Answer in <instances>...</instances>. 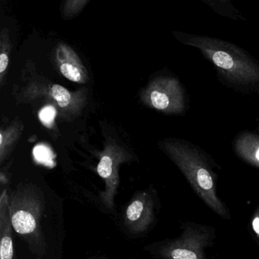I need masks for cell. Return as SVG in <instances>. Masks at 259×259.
<instances>
[{"mask_svg": "<svg viewBox=\"0 0 259 259\" xmlns=\"http://www.w3.org/2000/svg\"><path fill=\"white\" fill-rule=\"evenodd\" d=\"M163 148L201 200L215 213L228 218V210L217 193L216 176L202 153L191 144L178 139H166Z\"/></svg>", "mask_w": 259, "mask_h": 259, "instance_id": "cell-1", "label": "cell"}, {"mask_svg": "<svg viewBox=\"0 0 259 259\" xmlns=\"http://www.w3.org/2000/svg\"><path fill=\"white\" fill-rule=\"evenodd\" d=\"M185 45L198 48L230 82L239 85L259 84V65L233 44L204 36L180 37Z\"/></svg>", "mask_w": 259, "mask_h": 259, "instance_id": "cell-2", "label": "cell"}, {"mask_svg": "<svg viewBox=\"0 0 259 259\" xmlns=\"http://www.w3.org/2000/svg\"><path fill=\"white\" fill-rule=\"evenodd\" d=\"M45 207L43 191L32 183H20L10 197L9 210L13 230L38 257L43 256L47 249L41 227Z\"/></svg>", "mask_w": 259, "mask_h": 259, "instance_id": "cell-3", "label": "cell"}, {"mask_svg": "<svg viewBox=\"0 0 259 259\" xmlns=\"http://www.w3.org/2000/svg\"><path fill=\"white\" fill-rule=\"evenodd\" d=\"M212 240V233L202 226L185 227L180 237L160 247L164 259H205V248Z\"/></svg>", "mask_w": 259, "mask_h": 259, "instance_id": "cell-4", "label": "cell"}, {"mask_svg": "<svg viewBox=\"0 0 259 259\" xmlns=\"http://www.w3.org/2000/svg\"><path fill=\"white\" fill-rule=\"evenodd\" d=\"M147 104L166 113H180L185 110V93L177 78L163 77L154 80L145 93Z\"/></svg>", "mask_w": 259, "mask_h": 259, "instance_id": "cell-5", "label": "cell"}, {"mask_svg": "<svg viewBox=\"0 0 259 259\" xmlns=\"http://www.w3.org/2000/svg\"><path fill=\"white\" fill-rule=\"evenodd\" d=\"M127 160L128 156L121 150L110 148L106 150L97 167V172L105 185L100 197L104 205L109 210H114L115 198L119 184V164Z\"/></svg>", "mask_w": 259, "mask_h": 259, "instance_id": "cell-6", "label": "cell"}, {"mask_svg": "<svg viewBox=\"0 0 259 259\" xmlns=\"http://www.w3.org/2000/svg\"><path fill=\"white\" fill-rule=\"evenodd\" d=\"M154 201L148 191L137 192L127 204L124 224L134 234L145 233L154 221Z\"/></svg>", "mask_w": 259, "mask_h": 259, "instance_id": "cell-7", "label": "cell"}, {"mask_svg": "<svg viewBox=\"0 0 259 259\" xmlns=\"http://www.w3.org/2000/svg\"><path fill=\"white\" fill-rule=\"evenodd\" d=\"M57 58L60 72L69 81L87 82L88 75L79 57L69 47L60 45L57 50Z\"/></svg>", "mask_w": 259, "mask_h": 259, "instance_id": "cell-8", "label": "cell"}, {"mask_svg": "<svg viewBox=\"0 0 259 259\" xmlns=\"http://www.w3.org/2000/svg\"><path fill=\"white\" fill-rule=\"evenodd\" d=\"M10 196L4 189L0 196V259H14L13 225L10 216Z\"/></svg>", "mask_w": 259, "mask_h": 259, "instance_id": "cell-9", "label": "cell"}, {"mask_svg": "<svg viewBox=\"0 0 259 259\" xmlns=\"http://www.w3.org/2000/svg\"><path fill=\"white\" fill-rule=\"evenodd\" d=\"M238 155L247 163L259 168V136L253 133L239 135L235 142Z\"/></svg>", "mask_w": 259, "mask_h": 259, "instance_id": "cell-10", "label": "cell"}, {"mask_svg": "<svg viewBox=\"0 0 259 259\" xmlns=\"http://www.w3.org/2000/svg\"><path fill=\"white\" fill-rule=\"evenodd\" d=\"M51 95L61 108H66L71 102V94L67 89L60 84H54Z\"/></svg>", "mask_w": 259, "mask_h": 259, "instance_id": "cell-11", "label": "cell"}, {"mask_svg": "<svg viewBox=\"0 0 259 259\" xmlns=\"http://www.w3.org/2000/svg\"><path fill=\"white\" fill-rule=\"evenodd\" d=\"M57 115V110L53 106H46L39 112V119L47 127L52 126Z\"/></svg>", "mask_w": 259, "mask_h": 259, "instance_id": "cell-12", "label": "cell"}, {"mask_svg": "<svg viewBox=\"0 0 259 259\" xmlns=\"http://www.w3.org/2000/svg\"><path fill=\"white\" fill-rule=\"evenodd\" d=\"M34 155L36 160L40 162H50L52 159L53 153L46 145H37L34 148Z\"/></svg>", "mask_w": 259, "mask_h": 259, "instance_id": "cell-13", "label": "cell"}, {"mask_svg": "<svg viewBox=\"0 0 259 259\" xmlns=\"http://www.w3.org/2000/svg\"><path fill=\"white\" fill-rule=\"evenodd\" d=\"M9 64V57L7 53L2 51L0 54V73L1 75L4 73Z\"/></svg>", "mask_w": 259, "mask_h": 259, "instance_id": "cell-14", "label": "cell"}, {"mask_svg": "<svg viewBox=\"0 0 259 259\" xmlns=\"http://www.w3.org/2000/svg\"><path fill=\"white\" fill-rule=\"evenodd\" d=\"M251 227H252L253 231L255 233L256 236L259 239V208L257 209L253 217L252 221H251Z\"/></svg>", "mask_w": 259, "mask_h": 259, "instance_id": "cell-15", "label": "cell"}]
</instances>
